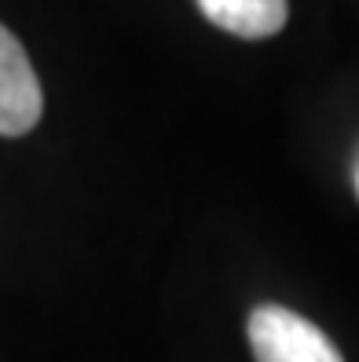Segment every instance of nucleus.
Returning a JSON list of instances; mask_svg holds the SVG:
<instances>
[{"mask_svg": "<svg viewBox=\"0 0 359 362\" xmlns=\"http://www.w3.org/2000/svg\"><path fill=\"white\" fill-rule=\"evenodd\" d=\"M249 344L257 362H345L319 326L279 304H261L249 315Z\"/></svg>", "mask_w": 359, "mask_h": 362, "instance_id": "1", "label": "nucleus"}, {"mask_svg": "<svg viewBox=\"0 0 359 362\" xmlns=\"http://www.w3.org/2000/svg\"><path fill=\"white\" fill-rule=\"evenodd\" d=\"M40 110L45 95L30 55L11 30L0 26V136H26L40 121Z\"/></svg>", "mask_w": 359, "mask_h": 362, "instance_id": "2", "label": "nucleus"}, {"mask_svg": "<svg viewBox=\"0 0 359 362\" xmlns=\"http://www.w3.org/2000/svg\"><path fill=\"white\" fill-rule=\"evenodd\" d=\"M198 8L213 26L246 40L271 37L286 26V0H198Z\"/></svg>", "mask_w": 359, "mask_h": 362, "instance_id": "3", "label": "nucleus"}]
</instances>
